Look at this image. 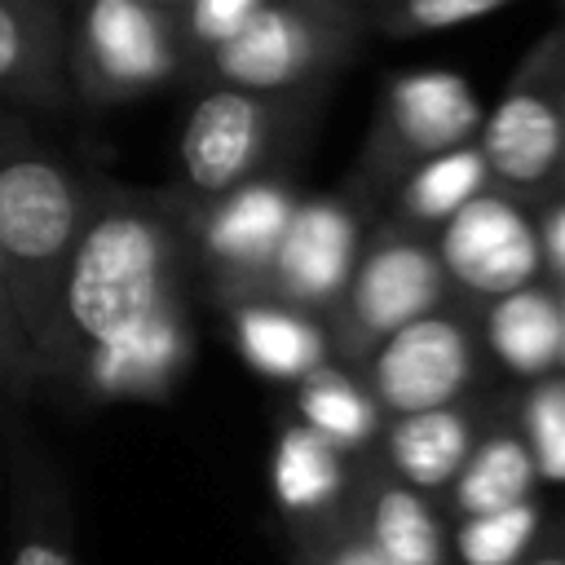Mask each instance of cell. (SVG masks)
Returning a JSON list of instances; mask_svg holds the SVG:
<instances>
[{
  "label": "cell",
  "mask_w": 565,
  "mask_h": 565,
  "mask_svg": "<svg viewBox=\"0 0 565 565\" xmlns=\"http://www.w3.org/2000/svg\"><path fill=\"white\" fill-rule=\"evenodd\" d=\"M477 309L450 296L428 318H415L411 327L380 340L358 366V380L380 415L402 419L463 402L477 384Z\"/></svg>",
  "instance_id": "52a82bcc"
},
{
  "label": "cell",
  "mask_w": 565,
  "mask_h": 565,
  "mask_svg": "<svg viewBox=\"0 0 565 565\" xmlns=\"http://www.w3.org/2000/svg\"><path fill=\"white\" fill-rule=\"evenodd\" d=\"M291 556L296 565H380L344 503L331 516L291 525Z\"/></svg>",
  "instance_id": "4316f807"
},
{
  "label": "cell",
  "mask_w": 565,
  "mask_h": 565,
  "mask_svg": "<svg viewBox=\"0 0 565 565\" xmlns=\"http://www.w3.org/2000/svg\"><path fill=\"white\" fill-rule=\"evenodd\" d=\"M539 243H543V274L547 282H565V194H556L552 203H543L539 216Z\"/></svg>",
  "instance_id": "f1b7e54d"
},
{
  "label": "cell",
  "mask_w": 565,
  "mask_h": 565,
  "mask_svg": "<svg viewBox=\"0 0 565 565\" xmlns=\"http://www.w3.org/2000/svg\"><path fill=\"white\" fill-rule=\"evenodd\" d=\"M437 265L455 300L481 309L508 291L543 282V243L534 207L516 203L503 190H486L463 203L433 238Z\"/></svg>",
  "instance_id": "9c48e42d"
},
{
  "label": "cell",
  "mask_w": 565,
  "mask_h": 565,
  "mask_svg": "<svg viewBox=\"0 0 565 565\" xmlns=\"http://www.w3.org/2000/svg\"><path fill=\"white\" fill-rule=\"evenodd\" d=\"M539 490V468L530 459V446L521 441L512 415L486 419L468 463L441 494L446 521H468V516H490L516 503H530Z\"/></svg>",
  "instance_id": "ac0fdd59"
},
{
  "label": "cell",
  "mask_w": 565,
  "mask_h": 565,
  "mask_svg": "<svg viewBox=\"0 0 565 565\" xmlns=\"http://www.w3.org/2000/svg\"><path fill=\"white\" fill-rule=\"evenodd\" d=\"M446 300L450 287L437 265L433 238L388 216L362 238L349 287L335 313L322 322L331 340V358L358 375V366L371 358L380 340L411 327L415 318H428Z\"/></svg>",
  "instance_id": "277c9868"
},
{
  "label": "cell",
  "mask_w": 565,
  "mask_h": 565,
  "mask_svg": "<svg viewBox=\"0 0 565 565\" xmlns=\"http://www.w3.org/2000/svg\"><path fill=\"white\" fill-rule=\"evenodd\" d=\"M481 102L455 71H406L384 84L371 137L358 163V190L371 199L375 185L402 181L433 154L472 146L481 132Z\"/></svg>",
  "instance_id": "ba28073f"
},
{
  "label": "cell",
  "mask_w": 565,
  "mask_h": 565,
  "mask_svg": "<svg viewBox=\"0 0 565 565\" xmlns=\"http://www.w3.org/2000/svg\"><path fill=\"white\" fill-rule=\"evenodd\" d=\"M486 190H490V168H486L477 141L433 154L397 181V221L419 234L441 230L463 203H472Z\"/></svg>",
  "instance_id": "7402d4cb"
},
{
  "label": "cell",
  "mask_w": 565,
  "mask_h": 565,
  "mask_svg": "<svg viewBox=\"0 0 565 565\" xmlns=\"http://www.w3.org/2000/svg\"><path fill=\"white\" fill-rule=\"evenodd\" d=\"M168 4H172L181 49H185V66H199L207 53L230 44L260 9V0H181V4L168 0Z\"/></svg>",
  "instance_id": "484cf974"
},
{
  "label": "cell",
  "mask_w": 565,
  "mask_h": 565,
  "mask_svg": "<svg viewBox=\"0 0 565 565\" xmlns=\"http://www.w3.org/2000/svg\"><path fill=\"white\" fill-rule=\"evenodd\" d=\"M543 534V512L539 503H516L490 516H468L450 521V556L459 565H521L525 552Z\"/></svg>",
  "instance_id": "603a6c76"
},
{
  "label": "cell",
  "mask_w": 565,
  "mask_h": 565,
  "mask_svg": "<svg viewBox=\"0 0 565 565\" xmlns=\"http://www.w3.org/2000/svg\"><path fill=\"white\" fill-rule=\"evenodd\" d=\"M190 234L181 194H137L119 185H93L88 221L79 230L66 287H62V375L150 322L154 313L185 305Z\"/></svg>",
  "instance_id": "6da1fadb"
},
{
  "label": "cell",
  "mask_w": 565,
  "mask_h": 565,
  "mask_svg": "<svg viewBox=\"0 0 565 565\" xmlns=\"http://www.w3.org/2000/svg\"><path fill=\"white\" fill-rule=\"evenodd\" d=\"M84 185L18 119L0 115V265L9 305L44 384L62 375V287L88 221Z\"/></svg>",
  "instance_id": "7a4b0ae2"
},
{
  "label": "cell",
  "mask_w": 565,
  "mask_h": 565,
  "mask_svg": "<svg viewBox=\"0 0 565 565\" xmlns=\"http://www.w3.org/2000/svg\"><path fill=\"white\" fill-rule=\"evenodd\" d=\"M296 411H300V424L318 433L327 446H335L344 459L366 455L384 428L380 406L371 402L362 380L340 362H327L296 384Z\"/></svg>",
  "instance_id": "44dd1931"
},
{
  "label": "cell",
  "mask_w": 565,
  "mask_h": 565,
  "mask_svg": "<svg viewBox=\"0 0 565 565\" xmlns=\"http://www.w3.org/2000/svg\"><path fill=\"white\" fill-rule=\"evenodd\" d=\"M512 424L530 446L539 481H565V371L534 380L512 406Z\"/></svg>",
  "instance_id": "cb8c5ba5"
},
{
  "label": "cell",
  "mask_w": 565,
  "mask_h": 565,
  "mask_svg": "<svg viewBox=\"0 0 565 565\" xmlns=\"http://www.w3.org/2000/svg\"><path fill=\"white\" fill-rule=\"evenodd\" d=\"M9 565H75V561H71V552H66L62 534L35 530V534H26V539L13 547Z\"/></svg>",
  "instance_id": "f546056e"
},
{
  "label": "cell",
  "mask_w": 565,
  "mask_h": 565,
  "mask_svg": "<svg viewBox=\"0 0 565 565\" xmlns=\"http://www.w3.org/2000/svg\"><path fill=\"white\" fill-rule=\"evenodd\" d=\"M344 512L353 516L380 565H455L450 521L441 503L388 477L371 455H358L349 463Z\"/></svg>",
  "instance_id": "4fadbf2b"
},
{
  "label": "cell",
  "mask_w": 565,
  "mask_h": 565,
  "mask_svg": "<svg viewBox=\"0 0 565 565\" xmlns=\"http://www.w3.org/2000/svg\"><path fill=\"white\" fill-rule=\"evenodd\" d=\"M269 481H274V499L287 512V521L305 525V521L331 516L344 503L349 459L335 446H327L318 433H309L305 424H291L274 441Z\"/></svg>",
  "instance_id": "ffe728a7"
},
{
  "label": "cell",
  "mask_w": 565,
  "mask_h": 565,
  "mask_svg": "<svg viewBox=\"0 0 565 565\" xmlns=\"http://www.w3.org/2000/svg\"><path fill=\"white\" fill-rule=\"evenodd\" d=\"M477 340L481 349L521 380L556 375L561 366V287L530 282L477 309Z\"/></svg>",
  "instance_id": "e0dca14e"
},
{
  "label": "cell",
  "mask_w": 565,
  "mask_h": 565,
  "mask_svg": "<svg viewBox=\"0 0 565 565\" xmlns=\"http://www.w3.org/2000/svg\"><path fill=\"white\" fill-rule=\"evenodd\" d=\"M521 565H565V525H561V530H552V534L543 530V534H539V543L525 552V561H521Z\"/></svg>",
  "instance_id": "4dcf8cb0"
},
{
  "label": "cell",
  "mask_w": 565,
  "mask_h": 565,
  "mask_svg": "<svg viewBox=\"0 0 565 565\" xmlns=\"http://www.w3.org/2000/svg\"><path fill=\"white\" fill-rule=\"evenodd\" d=\"M561 128H565V75H561Z\"/></svg>",
  "instance_id": "d6a6232c"
},
{
  "label": "cell",
  "mask_w": 565,
  "mask_h": 565,
  "mask_svg": "<svg viewBox=\"0 0 565 565\" xmlns=\"http://www.w3.org/2000/svg\"><path fill=\"white\" fill-rule=\"evenodd\" d=\"M194 358L190 309L172 305L119 340L93 349L75 366V388L88 397H163Z\"/></svg>",
  "instance_id": "5bb4252c"
},
{
  "label": "cell",
  "mask_w": 565,
  "mask_h": 565,
  "mask_svg": "<svg viewBox=\"0 0 565 565\" xmlns=\"http://www.w3.org/2000/svg\"><path fill=\"white\" fill-rule=\"evenodd\" d=\"M503 9V0H397V4H358L362 31L366 35H393V40H415V35H441L455 26L486 22Z\"/></svg>",
  "instance_id": "d4e9b609"
},
{
  "label": "cell",
  "mask_w": 565,
  "mask_h": 565,
  "mask_svg": "<svg viewBox=\"0 0 565 565\" xmlns=\"http://www.w3.org/2000/svg\"><path fill=\"white\" fill-rule=\"evenodd\" d=\"M185 71L168 0H93L66 31V79L88 106L132 102Z\"/></svg>",
  "instance_id": "8992f818"
},
{
  "label": "cell",
  "mask_w": 565,
  "mask_h": 565,
  "mask_svg": "<svg viewBox=\"0 0 565 565\" xmlns=\"http://www.w3.org/2000/svg\"><path fill=\"white\" fill-rule=\"evenodd\" d=\"M0 384L9 393H31L40 380V366L26 349V335L13 318V305H9V278H4V265H0Z\"/></svg>",
  "instance_id": "83f0119b"
},
{
  "label": "cell",
  "mask_w": 565,
  "mask_h": 565,
  "mask_svg": "<svg viewBox=\"0 0 565 565\" xmlns=\"http://www.w3.org/2000/svg\"><path fill=\"white\" fill-rule=\"evenodd\" d=\"M362 35V13L349 0H260L252 22L230 44L207 53L199 71L212 88L296 97L349 62Z\"/></svg>",
  "instance_id": "3957f363"
},
{
  "label": "cell",
  "mask_w": 565,
  "mask_h": 565,
  "mask_svg": "<svg viewBox=\"0 0 565 565\" xmlns=\"http://www.w3.org/2000/svg\"><path fill=\"white\" fill-rule=\"evenodd\" d=\"M561 75L565 31H547L516 75L508 79L494 110L481 119L477 150L490 168V185L525 207H543L565 194V128H561Z\"/></svg>",
  "instance_id": "5b68a950"
},
{
  "label": "cell",
  "mask_w": 565,
  "mask_h": 565,
  "mask_svg": "<svg viewBox=\"0 0 565 565\" xmlns=\"http://www.w3.org/2000/svg\"><path fill=\"white\" fill-rule=\"evenodd\" d=\"M561 366H565V282H561Z\"/></svg>",
  "instance_id": "1f68e13d"
},
{
  "label": "cell",
  "mask_w": 565,
  "mask_h": 565,
  "mask_svg": "<svg viewBox=\"0 0 565 565\" xmlns=\"http://www.w3.org/2000/svg\"><path fill=\"white\" fill-rule=\"evenodd\" d=\"M300 194L282 177H252L247 185L190 203L185 207V234H190V256H199L212 274V287L225 305L256 300L269 274V260L278 252V238L296 212Z\"/></svg>",
  "instance_id": "8fae6325"
},
{
  "label": "cell",
  "mask_w": 565,
  "mask_h": 565,
  "mask_svg": "<svg viewBox=\"0 0 565 565\" xmlns=\"http://www.w3.org/2000/svg\"><path fill=\"white\" fill-rule=\"evenodd\" d=\"M0 97L40 110L66 106V26L49 0H0Z\"/></svg>",
  "instance_id": "2e32d148"
},
{
  "label": "cell",
  "mask_w": 565,
  "mask_h": 565,
  "mask_svg": "<svg viewBox=\"0 0 565 565\" xmlns=\"http://www.w3.org/2000/svg\"><path fill=\"white\" fill-rule=\"evenodd\" d=\"M230 327L243 362L269 380H305L318 366L335 362L327 327L278 300H238L230 305Z\"/></svg>",
  "instance_id": "d6986e66"
},
{
  "label": "cell",
  "mask_w": 565,
  "mask_h": 565,
  "mask_svg": "<svg viewBox=\"0 0 565 565\" xmlns=\"http://www.w3.org/2000/svg\"><path fill=\"white\" fill-rule=\"evenodd\" d=\"M366 207L371 199L358 185L340 194L300 199L278 238V252L269 260V274L256 300H278L327 322L358 265V252L366 238Z\"/></svg>",
  "instance_id": "30bf717a"
},
{
  "label": "cell",
  "mask_w": 565,
  "mask_h": 565,
  "mask_svg": "<svg viewBox=\"0 0 565 565\" xmlns=\"http://www.w3.org/2000/svg\"><path fill=\"white\" fill-rule=\"evenodd\" d=\"M300 97L305 93L296 97H256L238 88L199 93V102L190 106L181 124V141H177L181 177H185V190L194 194L190 203L221 199L247 185L252 177H260Z\"/></svg>",
  "instance_id": "7c38bea8"
},
{
  "label": "cell",
  "mask_w": 565,
  "mask_h": 565,
  "mask_svg": "<svg viewBox=\"0 0 565 565\" xmlns=\"http://www.w3.org/2000/svg\"><path fill=\"white\" fill-rule=\"evenodd\" d=\"M481 428H486V411L472 402H455L441 411L384 419V428L366 455L402 486L437 499L450 490V481L468 463Z\"/></svg>",
  "instance_id": "9a60e30c"
}]
</instances>
